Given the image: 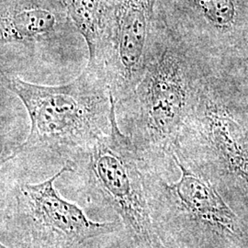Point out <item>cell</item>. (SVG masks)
<instances>
[{"label":"cell","mask_w":248,"mask_h":248,"mask_svg":"<svg viewBox=\"0 0 248 248\" xmlns=\"http://www.w3.org/2000/svg\"><path fill=\"white\" fill-rule=\"evenodd\" d=\"M209 59L169 27L161 7L159 23L142 77L117 104L126 134L148 166L171 157L208 69Z\"/></svg>","instance_id":"cell-1"},{"label":"cell","mask_w":248,"mask_h":248,"mask_svg":"<svg viewBox=\"0 0 248 248\" xmlns=\"http://www.w3.org/2000/svg\"><path fill=\"white\" fill-rule=\"evenodd\" d=\"M161 15V0H111L95 62L105 72L119 104L142 77Z\"/></svg>","instance_id":"cell-7"},{"label":"cell","mask_w":248,"mask_h":248,"mask_svg":"<svg viewBox=\"0 0 248 248\" xmlns=\"http://www.w3.org/2000/svg\"><path fill=\"white\" fill-rule=\"evenodd\" d=\"M1 82L22 101L31 120L26 140L2 164L34 152L58 156L65 164L110 130L117 103L98 64L88 63L76 79L61 86L33 84L5 72Z\"/></svg>","instance_id":"cell-2"},{"label":"cell","mask_w":248,"mask_h":248,"mask_svg":"<svg viewBox=\"0 0 248 248\" xmlns=\"http://www.w3.org/2000/svg\"><path fill=\"white\" fill-rule=\"evenodd\" d=\"M232 57L240 58V59H243V60L248 62V34L246 37V39L244 40V42L238 47V49L236 50L233 56H232Z\"/></svg>","instance_id":"cell-11"},{"label":"cell","mask_w":248,"mask_h":248,"mask_svg":"<svg viewBox=\"0 0 248 248\" xmlns=\"http://www.w3.org/2000/svg\"><path fill=\"white\" fill-rule=\"evenodd\" d=\"M224 64L248 118V62L231 57L224 60Z\"/></svg>","instance_id":"cell-10"},{"label":"cell","mask_w":248,"mask_h":248,"mask_svg":"<svg viewBox=\"0 0 248 248\" xmlns=\"http://www.w3.org/2000/svg\"><path fill=\"white\" fill-rule=\"evenodd\" d=\"M172 153L210 179L226 173L248 186V115L222 62H210Z\"/></svg>","instance_id":"cell-3"},{"label":"cell","mask_w":248,"mask_h":248,"mask_svg":"<svg viewBox=\"0 0 248 248\" xmlns=\"http://www.w3.org/2000/svg\"><path fill=\"white\" fill-rule=\"evenodd\" d=\"M94 203L116 213L139 248H167L151 215L143 160L112 116L108 133L68 162Z\"/></svg>","instance_id":"cell-4"},{"label":"cell","mask_w":248,"mask_h":248,"mask_svg":"<svg viewBox=\"0 0 248 248\" xmlns=\"http://www.w3.org/2000/svg\"><path fill=\"white\" fill-rule=\"evenodd\" d=\"M78 35L61 0H0L1 59H62Z\"/></svg>","instance_id":"cell-8"},{"label":"cell","mask_w":248,"mask_h":248,"mask_svg":"<svg viewBox=\"0 0 248 248\" xmlns=\"http://www.w3.org/2000/svg\"><path fill=\"white\" fill-rule=\"evenodd\" d=\"M181 176L168 183L157 169L143 163L151 215L160 239L184 248H210L217 236L241 232L238 218L224 203L211 179L172 153Z\"/></svg>","instance_id":"cell-5"},{"label":"cell","mask_w":248,"mask_h":248,"mask_svg":"<svg viewBox=\"0 0 248 248\" xmlns=\"http://www.w3.org/2000/svg\"><path fill=\"white\" fill-rule=\"evenodd\" d=\"M0 248H9V247H7V246H6V245H4V244H3V243H1V245H0Z\"/></svg>","instance_id":"cell-12"},{"label":"cell","mask_w":248,"mask_h":248,"mask_svg":"<svg viewBox=\"0 0 248 248\" xmlns=\"http://www.w3.org/2000/svg\"><path fill=\"white\" fill-rule=\"evenodd\" d=\"M67 14L85 40L89 63H93L105 32L111 0H61Z\"/></svg>","instance_id":"cell-9"},{"label":"cell","mask_w":248,"mask_h":248,"mask_svg":"<svg viewBox=\"0 0 248 248\" xmlns=\"http://www.w3.org/2000/svg\"><path fill=\"white\" fill-rule=\"evenodd\" d=\"M66 172H74L68 163L44 182L16 187L10 217L19 248H79L87 240L119 230L120 222L91 221L58 194L53 183Z\"/></svg>","instance_id":"cell-6"}]
</instances>
